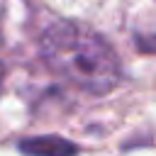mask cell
Returning a JSON list of instances; mask_svg holds the SVG:
<instances>
[{
  "instance_id": "3",
  "label": "cell",
  "mask_w": 156,
  "mask_h": 156,
  "mask_svg": "<svg viewBox=\"0 0 156 156\" xmlns=\"http://www.w3.org/2000/svg\"><path fill=\"white\" fill-rule=\"evenodd\" d=\"M2 78H5V68H2V63H0V88H2Z\"/></svg>"
},
{
  "instance_id": "1",
  "label": "cell",
  "mask_w": 156,
  "mask_h": 156,
  "mask_svg": "<svg viewBox=\"0 0 156 156\" xmlns=\"http://www.w3.org/2000/svg\"><path fill=\"white\" fill-rule=\"evenodd\" d=\"M39 49L58 78L85 93H110L122 78L115 49L85 24L68 20L49 24L39 39Z\"/></svg>"
},
{
  "instance_id": "2",
  "label": "cell",
  "mask_w": 156,
  "mask_h": 156,
  "mask_svg": "<svg viewBox=\"0 0 156 156\" xmlns=\"http://www.w3.org/2000/svg\"><path fill=\"white\" fill-rule=\"evenodd\" d=\"M20 149L24 154H41V156H49V154H73L76 151V144L61 139V136H34V139H27L20 144Z\"/></svg>"
}]
</instances>
